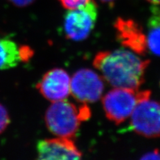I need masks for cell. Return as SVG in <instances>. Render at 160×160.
<instances>
[{"label": "cell", "instance_id": "obj_1", "mask_svg": "<svg viewBox=\"0 0 160 160\" xmlns=\"http://www.w3.org/2000/svg\"><path fill=\"white\" fill-rule=\"evenodd\" d=\"M93 63L113 87L139 89L144 82L149 61L132 50L119 49L99 52Z\"/></svg>", "mask_w": 160, "mask_h": 160}, {"label": "cell", "instance_id": "obj_2", "mask_svg": "<svg viewBox=\"0 0 160 160\" xmlns=\"http://www.w3.org/2000/svg\"><path fill=\"white\" fill-rule=\"evenodd\" d=\"M91 115L86 104L77 106L66 100L54 102L48 109L45 120L49 130L58 137L73 138L80 124Z\"/></svg>", "mask_w": 160, "mask_h": 160}, {"label": "cell", "instance_id": "obj_3", "mask_svg": "<svg viewBox=\"0 0 160 160\" xmlns=\"http://www.w3.org/2000/svg\"><path fill=\"white\" fill-rule=\"evenodd\" d=\"M150 96L149 90L115 88L103 98L105 113L110 121L120 124L130 118L142 99Z\"/></svg>", "mask_w": 160, "mask_h": 160}, {"label": "cell", "instance_id": "obj_4", "mask_svg": "<svg viewBox=\"0 0 160 160\" xmlns=\"http://www.w3.org/2000/svg\"><path fill=\"white\" fill-rule=\"evenodd\" d=\"M130 129L146 138L160 136V103L151 96L142 99L132 112Z\"/></svg>", "mask_w": 160, "mask_h": 160}, {"label": "cell", "instance_id": "obj_5", "mask_svg": "<svg viewBox=\"0 0 160 160\" xmlns=\"http://www.w3.org/2000/svg\"><path fill=\"white\" fill-rule=\"evenodd\" d=\"M98 18V7L90 1L85 6L69 11L64 18V31L66 36L73 41L86 39L93 29Z\"/></svg>", "mask_w": 160, "mask_h": 160}, {"label": "cell", "instance_id": "obj_6", "mask_svg": "<svg viewBox=\"0 0 160 160\" xmlns=\"http://www.w3.org/2000/svg\"><path fill=\"white\" fill-rule=\"evenodd\" d=\"M103 89L102 78L92 69H80L71 79L70 92L75 99L84 103L97 102L101 98Z\"/></svg>", "mask_w": 160, "mask_h": 160}, {"label": "cell", "instance_id": "obj_7", "mask_svg": "<svg viewBox=\"0 0 160 160\" xmlns=\"http://www.w3.org/2000/svg\"><path fill=\"white\" fill-rule=\"evenodd\" d=\"M70 79L65 70L56 68L49 70L37 85L39 92L53 102L66 99L70 93Z\"/></svg>", "mask_w": 160, "mask_h": 160}, {"label": "cell", "instance_id": "obj_8", "mask_svg": "<svg viewBox=\"0 0 160 160\" xmlns=\"http://www.w3.org/2000/svg\"><path fill=\"white\" fill-rule=\"evenodd\" d=\"M37 152L39 159H76L82 156L71 139L62 137L41 140Z\"/></svg>", "mask_w": 160, "mask_h": 160}, {"label": "cell", "instance_id": "obj_9", "mask_svg": "<svg viewBox=\"0 0 160 160\" xmlns=\"http://www.w3.org/2000/svg\"><path fill=\"white\" fill-rule=\"evenodd\" d=\"M118 38L126 47L139 55L147 52L146 34L139 23L132 19L118 18L115 23Z\"/></svg>", "mask_w": 160, "mask_h": 160}, {"label": "cell", "instance_id": "obj_10", "mask_svg": "<svg viewBox=\"0 0 160 160\" xmlns=\"http://www.w3.org/2000/svg\"><path fill=\"white\" fill-rule=\"evenodd\" d=\"M32 56V50L27 46L19 47L13 40L0 38V70L16 67Z\"/></svg>", "mask_w": 160, "mask_h": 160}, {"label": "cell", "instance_id": "obj_11", "mask_svg": "<svg viewBox=\"0 0 160 160\" xmlns=\"http://www.w3.org/2000/svg\"><path fill=\"white\" fill-rule=\"evenodd\" d=\"M148 27V49L153 54L160 57V8H152Z\"/></svg>", "mask_w": 160, "mask_h": 160}, {"label": "cell", "instance_id": "obj_12", "mask_svg": "<svg viewBox=\"0 0 160 160\" xmlns=\"http://www.w3.org/2000/svg\"><path fill=\"white\" fill-rule=\"evenodd\" d=\"M90 0H59L64 8L72 10L81 8L87 4Z\"/></svg>", "mask_w": 160, "mask_h": 160}, {"label": "cell", "instance_id": "obj_13", "mask_svg": "<svg viewBox=\"0 0 160 160\" xmlns=\"http://www.w3.org/2000/svg\"><path fill=\"white\" fill-rule=\"evenodd\" d=\"M10 119L8 111L3 106L0 104V133H2L8 127Z\"/></svg>", "mask_w": 160, "mask_h": 160}, {"label": "cell", "instance_id": "obj_14", "mask_svg": "<svg viewBox=\"0 0 160 160\" xmlns=\"http://www.w3.org/2000/svg\"><path fill=\"white\" fill-rule=\"evenodd\" d=\"M143 159H160V152L156 149L152 152L146 153L142 158Z\"/></svg>", "mask_w": 160, "mask_h": 160}, {"label": "cell", "instance_id": "obj_15", "mask_svg": "<svg viewBox=\"0 0 160 160\" xmlns=\"http://www.w3.org/2000/svg\"><path fill=\"white\" fill-rule=\"evenodd\" d=\"M9 1L13 3L15 6L23 7L31 4L34 0H9Z\"/></svg>", "mask_w": 160, "mask_h": 160}, {"label": "cell", "instance_id": "obj_16", "mask_svg": "<svg viewBox=\"0 0 160 160\" xmlns=\"http://www.w3.org/2000/svg\"><path fill=\"white\" fill-rule=\"evenodd\" d=\"M148 1L153 4H155V5H159L160 4V0H148Z\"/></svg>", "mask_w": 160, "mask_h": 160}, {"label": "cell", "instance_id": "obj_17", "mask_svg": "<svg viewBox=\"0 0 160 160\" xmlns=\"http://www.w3.org/2000/svg\"><path fill=\"white\" fill-rule=\"evenodd\" d=\"M101 1L103 2H106V3H110L112 4L116 0H101Z\"/></svg>", "mask_w": 160, "mask_h": 160}]
</instances>
